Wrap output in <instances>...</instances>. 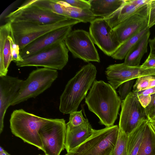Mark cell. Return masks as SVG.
<instances>
[{
	"label": "cell",
	"mask_w": 155,
	"mask_h": 155,
	"mask_svg": "<svg viewBox=\"0 0 155 155\" xmlns=\"http://www.w3.org/2000/svg\"><path fill=\"white\" fill-rule=\"evenodd\" d=\"M89 110L106 127L112 126L117 118L121 100L115 89L102 81L95 80L85 99Z\"/></svg>",
	"instance_id": "6da1fadb"
},
{
	"label": "cell",
	"mask_w": 155,
	"mask_h": 155,
	"mask_svg": "<svg viewBox=\"0 0 155 155\" xmlns=\"http://www.w3.org/2000/svg\"><path fill=\"white\" fill-rule=\"evenodd\" d=\"M97 73L95 66L89 63L83 66L68 81L60 97L61 112L70 114L77 111L95 80Z\"/></svg>",
	"instance_id": "7a4b0ae2"
},
{
	"label": "cell",
	"mask_w": 155,
	"mask_h": 155,
	"mask_svg": "<svg viewBox=\"0 0 155 155\" xmlns=\"http://www.w3.org/2000/svg\"><path fill=\"white\" fill-rule=\"evenodd\" d=\"M50 119L36 116L22 109L16 110L11 115L10 128L15 136L43 151L38 131Z\"/></svg>",
	"instance_id": "3957f363"
},
{
	"label": "cell",
	"mask_w": 155,
	"mask_h": 155,
	"mask_svg": "<svg viewBox=\"0 0 155 155\" xmlns=\"http://www.w3.org/2000/svg\"><path fill=\"white\" fill-rule=\"evenodd\" d=\"M119 131L117 125L94 130L85 141L64 155H111Z\"/></svg>",
	"instance_id": "277c9868"
},
{
	"label": "cell",
	"mask_w": 155,
	"mask_h": 155,
	"mask_svg": "<svg viewBox=\"0 0 155 155\" xmlns=\"http://www.w3.org/2000/svg\"><path fill=\"white\" fill-rule=\"evenodd\" d=\"M81 22L72 19L48 24L19 21L10 22L11 35L20 51L41 36L53 30Z\"/></svg>",
	"instance_id": "5b68a950"
},
{
	"label": "cell",
	"mask_w": 155,
	"mask_h": 155,
	"mask_svg": "<svg viewBox=\"0 0 155 155\" xmlns=\"http://www.w3.org/2000/svg\"><path fill=\"white\" fill-rule=\"evenodd\" d=\"M58 76L56 70L43 68L34 70L25 80H23L10 106L35 98L50 87Z\"/></svg>",
	"instance_id": "8992f818"
},
{
	"label": "cell",
	"mask_w": 155,
	"mask_h": 155,
	"mask_svg": "<svg viewBox=\"0 0 155 155\" xmlns=\"http://www.w3.org/2000/svg\"><path fill=\"white\" fill-rule=\"evenodd\" d=\"M68 51L64 41L24 58L22 62L15 63L19 67L41 66L61 70L68 61Z\"/></svg>",
	"instance_id": "52a82bcc"
},
{
	"label": "cell",
	"mask_w": 155,
	"mask_h": 155,
	"mask_svg": "<svg viewBox=\"0 0 155 155\" xmlns=\"http://www.w3.org/2000/svg\"><path fill=\"white\" fill-rule=\"evenodd\" d=\"M67 126L64 119H51L38 134L45 155H60L65 148Z\"/></svg>",
	"instance_id": "ba28073f"
},
{
	"label": "cell",
	"mask_w": 155,
	"mask_h": 155,
	"mask_svg": "<svg viewBox=\"0 0 155 155\" xmlns=\"http://www.w3.org/2000/svg\"><path fill=\"white\" fill-rule=\"evenodd\" d=\"M121 105L119 130L126 134L129 135L143 121L148 120L137 93L131 92Z\"/></svg>",
	"instance_id": "9c48e42d"
},
{
	"label": "cell",
	"mask_w": 155,
	"mask_h": 155,
	"mask_svg": "<svg viewBox=\"0 0 155 155\" xmlns=\"http://www.w3.org/2000/svg\"><path fill=\"white\" fill-rule=\"evenodd\" d=\"M64 41L74 58L87 62H100L97 50L89 32L82 29L72 31Z\"/></svg>",
	"instance_id": "30bf717a"
},
{
	"label": "cell",
	"mask_w": 155,
	"mask_h": 155,
	"mask_svg": "<svg viewBox=\"0 0 155 155\" xmlns=\"http://www.w3.org/2000/svg\"><path fill=\"white\" fill-rule=\"evenodd\" d=\"M89 31L94 44L108 56L111 57L121 45L113 28L104 18L91 22Z\"/></svg>",
	"instance_id": "8fae6325"
},
{
	"label": "cell",
	"mask_w": 155,
	"mask_h": 155,
	"mask_svg": "<svg viewBox=\"0 0 155 155\" xmlns=\"http://www.w3.org/2000/svg\"><path fill=\"white\" fill-rule=\"evenodd\" d=\"M5 18L10 22L23 21L41 24L58 22L69 18L25 3L8 14Z\"/></svg>",
	"instance_id": "7c38bea8"
},
{
	"label": "cell",
	"mask_w": 155,
	"mask_h": 155,
	"mask_svg": "<svg viewBox=\"0 0 155 155\" xmlns=\"http://www.w3.org/2000/svg\"><path fill=\"white\" fill-rule=\"evenodd\" d=\"M105 74L108 82L115 89L124 82L145 76H155V68H145L141 65L128 66L124 63L109 65Z\"/></svg>",
	"instance_id": "4fadbf2b"
},
{
	"label": "cell",
	"mask_w": 155,
	"mask_h": 155,
	"mask_svg": "<svg viewBox=\"0 0 155 155\" xmlns=\"http://www.w3.org/2000/svg\"><path fill=\"white\" fill-rule=\"evenodd\" d=\"M148 5L113 28L121 45L131 36L148 27Z\"/></svg>",
	"instance_id": "5bb4252c"
},
{
	"label": "cell",
	"mask_w": 155,
	"mask_h": 155,
	"mask_svg": "<svg viewBox=\"0 0 155 155\" xmlns=\"http://www.w3.org/2000/svg\"><path fill=\"white\" fill-rule=\"evenodd\" d=\"M72 27L68 26L60 28L39 37L20 51L21 56L23 59L57 43L64 41L72 31Z\"/></svg>",
	"instance_id": "9a60e30c"
},
{
	"label": "cell",
	"mask_w": 155,
	"mask_h": 155,
	"mask_svg": "<svg viewBox=\"0 0 155 155\" xmlns=\"http://www.w3.org/2000/svg\"><path fill=\"white\" fill-rule=\"evenodd\" d=\"M23 80L8 75L0 76V133L4 128L6 111L18 91Z\"/></svg>",
	"instance_id": "2e32d148"
},
{
	"label": "cell",
	"mask_w": 155,
	"mask_h": 155,
	"mask_svg": "<svg viewBox=\"0 0 155 155\" xmlns=\"http://www.w3.org/2000/svg\"><path fill=\"white\" fill-rule=\"evenodd\" d=\"M94 130L88 121L77 127L67 126L65 149L67 153L85 141L93 134Z\"/></svg>",
	"instance_id": "e0dca14e"
},
{
	"label": "cell",
	"mask_w": 155,
	"mask_h": 155,
	"mask_svg": "<svg viewBox=\"0 0 155 155\" xmlns=\"http://www.w3.org/2000/svg\"><path fill=\"white\" fill-rule=\"evenodd\" d=\"M150 34L149 29L127 53L124 58V64L132 67L140 66L141 59L147 51Z\"/></svg>",
	"instance_id": "ac0fdd59"
},
{
	"label": "cell",
	"mask_w": 155,
	"mask_h": 155,
	"mask_svg": "<svg viewBox=\"0 0 155 155\" xmlns=\"http://www.w3.org/2000/svg\"><path fill=\"white\" fill-rule=\"evenodd\" d=\"M90 10L96 16L107 18L112 14L122 5L124 0H88Z\"/></svg>",
	"instance_id": "d6986e66"
},
{
	"label": "cell",
	"mask_w": 155,
	"mask_h": 155,
	"mask_svg": "<svg viewBox=\"0 0 155 155\" xmlns=\"http://www.w3.org/2000/svg\"><path fill=\"white\" fill-rule=\"evenodd\" d=\"M144 7L139 8L133 4L131 0H124L123 3L119 9L110 15L104 18L113 28L129 16L140 10Z\"/></svg>",
	"instance_id": "ffe728a7"
},
{
	"label": "cell",
	"mask_w": 155,
	"mask_h": 155,
	"mask_svg": "<svg viewBox=\"0 0 155 155\" xmlns=\"http://www.w3.org/2000/svg\"><path fill=\"white\" fill-rule=\"evenodd\" d=\"M148 120L143 121L128 135L127 155H137L141 145Z\"/></svg>",
	"instance_id": "44dd1931"
},
{
	"label": "cell",
	"mask_w": 155,
	"mask_h": 155,
	"mask_svg": "<svg viewBox=\"0 0 155 155\" xmlns=\"http://www.w3.org/2000/svg\"><path fill=\"white\" fill-rule=\"evenodd\" d=\"M61 5L66 16L68 18L74 19L84 23H91L96 18V17L90 9L74 8L69 6L66 3L64 5Z\"/></svg>",
	"instance_id": "7402d4cb"
},
{
	"label": "cell",
	"mask_w": 155,
	"mask_h": 155,
	"mask_svg": "<svg viewBox=\"0 0 155 155\" xmlns=\"http://www.w3.org/2000/svg\"><path fill=\"white\" fill-rule=\"evenodd\" d=\"M137 155H155V133L149 120L146 124L141 145Z\"/></svg>",
	"instance_id": "603a6c76"
},
{
	"label": "cell",
	"mask_w": 155,
	"mask_h": 155,
	"mask_svg": "<svg viewBox=\"0 0 155 155\" xmlns=\"http://www.w3.org/2000/svg\"><path fill=\"white\" fill-rule=\"evenodd\" d=\"M149 28L147 27L131 36L123 42L111 56L113 59L122 60L125 58L130 50L146 33Z\"/></svg>",
	"instance_id": "cb8c5ba5"
},
{
	"label": "cell",
	"mask_w": 155,
	"mask_h": 155,
	"mask_svg": "<svg viewBox=\"0 0 155 155\" xmlns=\"http://www.w3.org/2000/svg\"><path fill=\"white\" fill-rule=\"evenodd\" d=\"M25 3L28 5L35 6L44 10L66 17L61 5L53 0H30Z\"/></svg>",
	"instance_id": "d4e9b609"
},
{
	"label": "cell",
	"mask_w": 155,
	"mask_h": 155,
	"mask_svg": "<svg viewBox=\"0 0 155 155\" xmlns=\"http://www.w3.org/2000/svg\"><path fill=\"white\" fill-rule=\"evenodd\" d=\"M10 22L7 21L0 27V76L7 75L3 58L4 45L8 36L11 35Z\"/></svg>",
	"instance_id": "484cf974"
},
{
	"label": "cell",
	"mask_w": 155,
	"mask_h": 155,
	"mask_svg": "<svg viewBox=\"0 0 155 155\" xmlns=\"http://www.w3.org/2000/svg\"><path fill=\"white\" fill-rule=\"evenodd\" d=\"M128 135L119 130L117 141L111 155H127Z\"/></svg>",
	"instance_id": "4316f807"
},
{
	"label": "cell",
	"mask_w": 155,
	"mask_h": 155,
	"mask_svg": "<svg viewBox=\"0 0 155 155\" xmlns=\"http://www.w3.org/2000/svg\"><path fill=\"white\" fill-rule=\"evenodd\" d=\"M70 114L69 121L66 126L72 128L79 127L83 125L88 120L83 116L82 110L75 111Z\"/></svg>",
	"instance_id": "83f0119b"
},
{
	"label": "cell",
	"mask_w": 155,
	"mask_h": 155,
	"mask_svg": "<svg viewBox=\"0 0 155 155\" xmlns=\"http://www.w3.org/2000/svg\"><path fill=\"white\" fill-rule=\"evenodd\" d=\"M152 76H142L137 78L136 83L133 86L132 92L137 93L147 89Z\"/></svg>",
	"instance_id": "f1b7e54d"
},
{
	"label": "cell",
	"mask_w": 155,
	"mask_h": 155,
	"mask_svg": "<svg viewBox=\"0 0 155 155\" xmlns=\"http://www.w3.org/2000/svg\"><path fill=\"white\" fill-rule=\"evenodd\" d=\"M3 58L5 68L6 72H8V67L12 61L10 42L8 38L4 45Z\"/></svg>",
	"instance_id": "f546056e"
},
{
	"label": "cell",
	"mask_w": 155,
	"mask_h": 155,
	"mask_svg": "<svg viewBox=\"0 0 155 155\" xmlns=\"http://www.w3.org/2000/svg\"><path fill=\"white\" fill-rule=\"evenodd\" d=\"M134 82V79L124 82L119 86L118 92L121 100H124L131 92V90Z\"/></svg>",
	"instance_id": "4dcf8cb0"
},
{
	"label": "cell",
	"mask_w": 155,
	"mask_h": 155,
	"mask_svg": "<svg viewBox=\"0 0 155 155\" xmlns=\"http://www.w3.org/2000/svg\"><path fill=\"white\" fill-rule=\"evenodd\" d=\"M8 38L10 42L12 61L15 63L17 62H22L23 59L20 55V49L19 46L15 43L11 35L8 36Z\"/></svg>",
	"instance_id": "1f68e13d"
},
{
	"label": "cell",
	"mask_w": 155,
	"mask_h": 155,
	"mask_svg": "<svg viewBox=\"0 0 155 155\" xmlns=\"http://www.w3.org/2000/svg\"><path fill=\"white\" fill-rule=\"evenodd\" d=\"M69 6L81 9H90V5L88 0H63Z\"/></svg>",
	"instance_id": "d6a6232c"
},
{
	"label": "cell",
	"mask_w": 155,
	"mask_h": 155,
	"mask_svg": "<svg viewBox=\"0 0 155 155\" xmlns=\"http://www.w3.org/2000/svg\"><path fill=\"white\" fill-rule=\"evenodd\" d=\"M155 0H150L148 5V27L150 28L155 25Z\"/></svg>",
	"instance_id": "836d02e7"
},
{
	"label": "cell",
	"mask_w": 155,
	"mask_h": 155,
	"mask_svg": "<svg viewBox=\"0 0 155 155\" xmlns=\"http://www.w3.org/2000/svg\"><path fill=\"white\" fill-rule=\"evenodd\" d=\"M141 66L145 68H155V55L150 52L147 58Z\"/></svg>",
	"instance_id": "e575fe53"
},
{
	"label": "cell",
	"mask_w": 155,
	"mask_h": 155,
	"mask_svg": "<svg viewBox=\"0 0 155 155\" xmlns=\"http://www.w3.org/2000/svg\"><path fill=\"white\" fill-rule=\"evenodd\" d=\"M151 99L149 105L145 108L147 117L155 110V93L151 95Z\"/></svg>",
	"instance_id": "d590c367"
},
{
	"label": "cell",
	"mask_w": 155,
	"mask_h": 155,
	"mask_svg": "<svg viewBox=\"0 0 155 155\" xmlns=\"http://www.w3.org/2000/svg\"><path fill=\"white\" fill-rule=\"evenodd\" d=\"M139 101L145 108L149 104L151 99V95H137Z\"/></svg>",
	"instance_id": "8d00e7d4"
},
{
	"label": "cell",
	"mask_w": 155,
	"mask_h": 155,
	"mask_svg": "<svg viewBox=\"0 0 155 155\" xmlns=\"http://www.w3.org/2000/svg\"><path fill=\"white\" fill-rule=\"evenodd\" d=\"M155 87L140 91L137 93V95H151L155 93Z\"/></svg>",
	"instance_id": "74e56055"
},
{
	"label": "cell",
	"mask_w": 155,
	"mask_h": 155,
	"mask_svg": "<svg viewBox=\"0 0 155 155\" xmlns=\"http://www.w3.org/2000/svg\"><path fill=\"white\" fill-rule=\"evenodd\" d=\"M15 2H13L4 10L0 16V20H1L4 18H5V17L8 15L7 14L13 8L14 6L15 5Z\"/></svg>",
	"instance_id": "f35d334b"
},
{
	"label": "cell",
	"mask_w": 155,
	"mask_h": 155,
	"mask_svg": "<svg viewBox=\"0 0 155 155\" xmlns=\"http://www.w3.org/2000/svg\"><path fill=\"white\" fill-rule=\"evenodd\" d=\"M149 44L150 48V52L155 55V38L153 39H149Z\"/></svg>",
	"instance_id": "ab89813d"
},
{
	"label": "cell",
	"mask_w": 155,
	"mask_h": 155,
	"mask_svg": "<svg viewBox=\"0 0 155 155\" xmlns=\"http://www.w3.org/2000/svg\"><path fill=\"white\" fill-rule=\"evenodd\" d=\"M155 87V76H152L147 89Z\"/></svg>",
	"instance_id": "60d3db41"
},
{
	"label": "cell",
	"mask_w": 155,
	"mask_h": 155,
	"mask_svg": "<svg viewBox=\"0 0 155 155\" xmlns=\"http://www.w3.org/2000/svg\"><path fill=\"white\" fill-rule=\"evenodd\" d=\"M0 155H10L1 147H0Z\"/></svg>",
	"instance_id": "b9f144b4"
},
{
	"label": "cell",
	"mask_w": 155,
	"mask_h": 155,
	"mask_svg": "<svg viewBox=\"0 0 155 155\" xmlns=\"http://www.w3.org/2000/svg\"><path fill=\"white\" fill-rule=\"evenodd\" d=\"M149 123L151 126L155 133V121L149 122Z\"/></svg>",
	"instance_id": "7bdbcfd3"
},
{
	"label": "cell",
	"mask_w": 155,
	"mask_h": 155,
	"mask_svg": "<svg viewBox=\"0 0 155 155\" xmlns=\"http://www.w3.org/2000/svg\"><path fill=\"white\" fill-rule=\"evenodd\" d=\"M155 117V110L152 112L148 117V118L149 120Z\"/></svg>",
	"instance_id": "ee69618b"
},
{
	"label": "cell",
	"mask_w": 155,
	"mask_h": 155,
	"mask_svg": "<svg viewBox=\"0 0 155 155\" xmlns=\"http://www.w3.org/2000/svg\"><path fill=\"white\" fill-rule=\"evenodd\" d=\"M149 122L155 121V117L151 118V119L149 120Z\"/></svg>",
	"instance_id": "f6af8a7d"
},
{
	"label": "cell",
	"mask_w": 155,
	"mask_h": 155,
	"mask_svg": "<svg viewBox=\"0 0 155 155\" xmlns=\"http://www.w3.org/2000/svg\"></svg>",
	"instance_id": "bcb514c9"
},
{
	"label": "cell",
	"mask_w": 155,
	"mask_h": 155,
	"mask_svg": "<svg viewBox=\"0 0 155 155\" xmlns=\"http://www.w3.org/2000/svg\"></svg>",
	"instance_id": "7dc6e473"
},
{
	"label": "cell",
	"mask_w": 155,
	"mask_h": 155,
	"mask_svg": "<svg viewBox=\"0 0 155 155\" xmlns=\"http://www.w3.org/2000/svg\"></svg>",
	"instance_id": "c3c4849f"
}]
</instances>
